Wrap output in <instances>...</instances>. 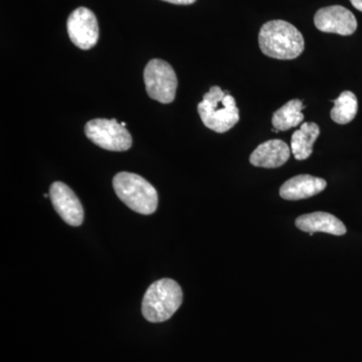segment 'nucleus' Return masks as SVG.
Returning <instances> with one entry per match:
<instances>
[{"instance_id": "obj_1", "label": "nucleus", "mask_w": 362, "mask_h": 362, "mask_svg": "<svg viewBox=\"0 0 362 362\" xmlns=\"http://www.w3.org/2000/svg\"><path fill=\"white\" fill-rule=\"evenodd\" d=\"M259 45L263 54L277 59H296L305 47L302 33L285 21H271L262 26Z\"/></svg>"}, {"instance_id": "obj_2", "label": "nucleus", "mask_w": 362, "mask_h": 362, "mask_svg": "<svg viewBox=\"0 0 362 362\" xmlns=\"http://www.w3.org/2000/svg\"><path fill=\"white\" fill-rule=\"evenodd\" d=\"M202 123L216 133L232 129L240 120V111L235 98L218 86L211 87L197 106Z\"/></svg>"}, {"instance_id": "obj_3", "label": "nucleus", "mask_w": 362, "mask_h": 362, "mask_svg": "<svg viewBox=\"0 0 362 362\" xmlns=\"http://www.w3.org/2000/svg\"><path fill=\"white\" fill-rule=\"evenodd\" d=\"M183 301L180 286L171 279H161L150 286L142 302V313L149 322L168 320L180 309Z\"/></svg>"}, {"instance_id": "obj_4", "label": "nucleus", "mask_w": 362, "mask_h": 362, "mask_svg": "<svg viewBox=\"0 0 362 362\" xmlns=\"http://www.w3.org/2000/svg\"><path fill=\"white\" fill-rule=\"evenodd\" d=\"M117 197L136 213L151 214L158 206V194L153 185L142 176L130 173H120L113 180Z\"/></svg>"}, {"instance_id": "obj_5", "label": "nucleus", "mask_w": 362, "mask_h": 362, "mask_svg": "<svg viewBox=\"0 0 362 362\" xmlns=\"http://www.w3.org/2000/svg\"><path fill=\"white\" fill-rule=\"evenodd\" d=\"M147 94L162 104L175 101L177 77L173 66L162 59H151L144 70Z\"/></svg>"}, {"instance_id": "obj_6", "label": "nucleus", "mask_w": 362, "mask_h": 362, "mask_svg": "<svg viewBox=\"0 0 362 362\" xmlns=\"http://www.w3.org/2000/svg\"><path fill=\"white\" fill-rule=\"evenodd\" d=\"M85 133L90 141L109 151H126L132 146V137L116 119H94L86 124Z\"/></svg>"}, {"instance_id": "obj_7", "label": "nucleus", "mask_w": 362, "mask_h": 362, "mask_svg": "<svg viewBox=\"0 0 362 362\" xmlns=\"http://www.w3.org/2000/svg\"><path fill=\"white\" fill-rule=\"evenodd\" d=\"M69 37L81 49H90L99 40L96 16L87 7H78L70 14L66 23Z\"/></svg>"}, {"instance_id": "obj_8", "label": "nucleus", "mask_w": 362, "mask_h": 362, "mask_svg": "<svg viewBox=\"0 0 362 362\" xmlns=\"http://www.w3.org/2000/svg\"><path fill=\"white\" fill-rule=\"evenodd\" d=\"M49 199L59 216L71 226H78L84 221V209L77 195L65 183H52Z\"/></svg>"}, {"instance_id": "obj_9", "label": "nucleus", "mask_w": 362, "mask_h": 362, "mask_svg": "<svg viewBox=\"0 0 362 362\" xmlns=\"http://www.w3.org/2000/svg\"><path fill=\"white\" fill-rule=\"evenodd\" d=\"M314 23L320 32L351 35L356 33L357 21L354 14L345 7H323L314 16Z\"/></svg>"}, {"instance_id": "obj_10", "label": "nucleus", "mask_w": 362, "mask_h": 362, "mask_svg": "<svg viewBox=\"0 0 362 362\" xmlns=\"http://www.w3.org/2000/svg\"><path fill=\"white\" fill-rule=\"evenodd\" d=\"M291 149L280 139L269 140L259 144L250 156V162L257 168H277L289 160Z\"/></svg>"}, {"instance_id": "obj_11", "label": "nucleus", "mask_w": 362, "mask_h": 362, "mask_svg": "<svg viewBox=\"0 0 362 362\" xmlns=\"http://www.w3.org/2000/svg\"><path fill=\"white\" fill-rule=\"evenodd\" d=\"M327 187L322 178L302 175L294 176L286 181L280 188V195L287 201H300L320 194Z\"/></svg>"}, {"instance_id": "obj_12", "label": "nucleus", "mask_w": 362, "mask_h": 362, "mask_svg": "<svg viewBox=\"0 0 362 362\" xmlns=\"http://www.w3.org/2000/svg\"><path fill=\"white\" fill-rule=\"evenodd\" d=\"M296 226L299 230L313 235L315 233H329L333 235H344L346 226L339 218L333 214L316 211L303 214L296 220Z\"/></svg>"}, {"instance_id": "obj_13", "label": "nucleus", "mask_w": 362, "mask_h": 362, "mask_svg": "<svg viewBox=\"0 0 362 362\" xmlns=\"http://www.w3.org/2000/svg\"><path fill=\"white\" fill-rule=\"evenodd\" d=\"M320 135V128L316 123L305 122L295 131L291 140V152L297 160H306L312 156L313 145Z\"/></svg>"}, {"instance_id": "obj_14", "label": "nucleus", "mask_w": 362, "mask_h": 362, "mask_svg": "<svg viewBox=\"0 0 362 362\" xmlns=\"http://www.w3.org/2000/svg\"><path fill=\"white\" fill-rule=\"evenodd\" d=\"M305 108L301 100L294 99L281 107L274 113L272 124L279 131H286L297 127L304 120L302 110Z\"/></svg>"}, {"instance_id": "obj_15", "label": "nucleus", "mask_w": 362, "mask_h": 362, "mask_svg": "<svg viewBox=\"0 0 362 362\" xmlns=\"http://www.w3.org/2000/svg\"><path fill=\"white\" fill-rule=\"evenodd\" d=\"M333 103L334 106L331 110L330 116L335 123L344 125L351 122L356 118L358 111V102L354 93L345 90L333 101Z\"/></svg>"}, {"instance_id": "obj_16", "label": "nucleus", "mask_w": 362, "mask_h": 362, "mask_svg": "<svg viewBox=\"0 0 362 362\" xmlns=\"http://www.w3.org/2000/svg\"><path fill=\"white\" fill-rule=\"evenodd\" d=\"M169 4H178V6H188V4H194L197 0H163Z\"/></svg>"}, {"instance_id": "obj_17", "label": "nucleus", "mask_w": 362, "mask_h": 362, "mask_svg": "<svg viewBox=\"0 0 362 362\" xmlns=\"http://www.w3.org/2000/svg\"><path fill=\"white\" fill-rule=\"evenodd\" d=\"M352 6L356 7L357 11H361L362 13V0H350Z\"/></svg>"}, {"instance_id": "obj_18", "label": "nucleus", "mask_w": 362, "mask_h": 362, "mask_svg": "<svg viewBox=\"0 0 362 362\" xmlns=\"http://www.w3.org/2000/svg\"><path fill=\"white\" fill-rule=\"evenodd\" d=\"M121 125H122L123 127H126V126H127V124H126L125 122H122L121 123Z\"/></svg>"}]
</instances>
